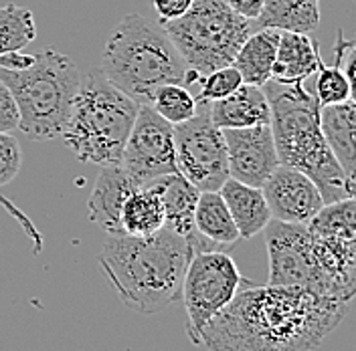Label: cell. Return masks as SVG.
Instances as JSON below:
<instances>
[{"instance_id": "cell-1", "label": "cell", "mask_w": 356, "mask_h": 351, "mask_svg": "<svg viewBox=\"0 0 356 351\" xmlns=\"http://www.w3.org/2000/svg\"><path fill=\"white\" fill-rule=\"evenodd\" d=\"M348 303L302 286H243L202 329L209 351H316L344 319Z\"/></svg>"}, {"instance_id": "cell-2", "label": "cell", "mask_w": 356, "mask_h": 351, "mask_svg": "<svg viewBox=\"0 0 356 351\" xmlns=\"http://www.w3.org/2000/svg\"><path fill=\"white\" fill-rule=\"evenodd\" d=\"M193 255V244L164 226L150 237H108L99 266L126 307L156 315L180 299Z\"/></svg>"}, {"instance_id": "cell-3", "label": "cell", "mask_w": 356, "mask_h": 351, "mask_svg": "<svg viewBox=\"0 0 356 351\" xmlns=\"http://www.w3.org/2000/svg\"><path fill=\"white\" fill-rule=\"evenodd\" d=\"M264 91L271 108V132L280 164L296 168L312 178L324 204L348 198L346 176L324 137L316 95L300 85L267 81Z\"/></svg>"}, {"instance_id": "cell-4", "label": "cell", "mask_w": 356, "mask_h": 351, "mask_svg": "<svg viewBox=\"0 0 356 351\" xmlns=\"http://www.w3.org/2000/svg\"><path fill=\"white\" fill-rule=\"evenodd\" d=\"M102 71L136 103L150 105L158 87L184 85L188 67L160 24L142 15H126L106 41Z\"/></svg>"}, {"instance_id": "cell-5", "label": "cell", "mask_w": 356, "mask_h": 351, "mask_svg": "<svg viewBox=\"0 0 356 351\" xmlns=\"http://www.w3.org/2000/svg\"><path fill=\"white\" fill-rule=\"evenodd\" d=\"M140 103L122 93L102 71L93 67L81 81L65 130L63 144L81 162L97 166L122 164Z\"/></svg>"}, {"instance_id": "cell-6", "label": "cell", "mask_w": 356, "mask_h": 351, "mask_svg": "<svg viewBox=\"0 0 356 351\" xmlns=\"http://www.w3.org/2000/svg\"><path fill=\"white\" fill-rule=\"evenodd\" d=\"M0 81L17 101L19 130L29 139L47 142L63 133L81 85V75L67 55L43 49L22 71L0 69Z\"/></svg>"}, {"instance_id": "cell-7", "label": "cell", "mask_w": 356, "mask_h": 351, "mask_svg": "<svg viewBox=\"0 0 356 351\" xmlns=\"http://www.w3.org/2000/svg\"><path fill=\"white\" fill-rule=\"evenodd\" d=\"M188 69L200 77L233 65L237 51L253 33V24L239 17L227 0H195L175 21L160 22Z\"/></svg>"}, {"instance_id": "cell-8", "label": "cell", "mask_w": 356, "mask_h": 351, "mask_svg": "<svg viewBox=\"0 0 356 351\" xmlns=\"http://www.w3.org/2000/svg\"><path fill=\"white\" fill-rule=\"evenodd\" d=\"M251 285L233 257L225 250H202L195 252L184 281H182V303L188 317V337L195 345H200L202 329L227 307L235 295Z\"/></svg>"}, {"instance_id": "cell-9", "label": "cell", "mask_w": 356, "mask_h": 351, "mask_svg": "<svg viewBox=\"0 0 356 351\" xmlns=\"http://www.w3.org/2000/svg\"><path fill=\"white\" fill-rule=\"evenodd\" d=\"M178 172L199 192H219L229 176L227 144L211 119V103L200 101L195 117L175 126Z\"/></svg>"}, {"instance_id": "cell-10", "label": "cell", "mask_w": 356, "mask_h": 351, "mask_svg": "<svg viewBox=\"0 0 356 351\" xmlns=\"http://www.w3.org/2000/svg\"><path fill=\"white\" fill-rule=\"evenodd\" d=\"M120 166L140 184L178 172L175 126L152 105H140Z\"/></svg>"}, {"instance_id": "cell-11", "label": "cell", "mask_w": 356, "mask_h": 351, "mask_svg": "<svg viewBox=\"0 0 356 351\" xmlns=\"http://www.w3.org/2000/svg\"><path fill=\"white\" fill-rule=\"evenodd\" d=\"M308 291L342 303L356 297V234L312 232V277Z\"/></svg>"}, {"instance_id": "cell-12", "label": "cell", "mask_w": 356, "mask_h": 351, "mask_svg": "<svg viewBox=\"0 0 356 351\" xmlns=\"http://www.w3.org/2000/svg\"><path fill=\"white\" fill-rule=\"evenodd\" d=\"M269 261L267 285L310 286L312 232L308 224L271 219L264 230Z\"/></svg>"}, {"instance_id": "cell-13", "label": "cell", "mask_w": 356, "mask_h": 351, "mask_svg": "<svg viewBox=\"0 0 356 351\" xmlns=\"http://www.w3.org/2000/svg\"><path fill=\"white\" fill-rule=\"evenodd\" d=\"M229 157V176L261 188L280 166L271 126H253L241 130H222Z\"/></svg>"}, {"instance_id": "cell-14", "label": "cell", "mask_w": 356, "mask_h": 351, "mask_svg": "<svg viewBox=\"0 0 356 351\" xmlns=\"http://www.w3.org/2000/svg\"><path fill=\"white\" fill-rule=\"evenodd\" d=\"M271 219L293 224H308L324 206V198L312 178L280 164L261 186Z\"/></svg>"}, {"instance_id": "cell-15", "label": "cell", "mask_w": 356, "mask_h": 351, "mask_svg": "<svg viewBox=\"0 0 356 351\" xmlns=\"http://www.w3.org/2000/svg\"><path fill=\"white\" fill-rule=\"evenodd\" d=\"M142 184L136 182L120 164L104 166L97 174L93 192L88 202L89 220L97 224L108 237H124L122 208L128 196Z\"/></svg>"}, {"instance_id": "cell-16", "label": "cell", "mask_w": 356, "mask_h": 351, "mask_svg": "<svg viewBox=\"0 0 356 351\" xmlns=\"http://www.w3.org/2000/svg\"><path fill=\"white\" fill-rule=\"evenodd\" d=\"M160 186H162V200H164V212H166V228L184 237L193 244L195 252L222 250L217 244L200 237L195 228V210H197V202L200 196L199 190L180 172L162 176Z\"/></svg>"}, {"instance_id": "cell-17", "label": "cell", "mask_w": 356, "mask_h": 351, "mask_svg": "<svg viewBox=\"0 0 356 351\" xmlns=\"http://www.w3.org/2000/svg\"><path fill=\"white\" fill-rule=\"evenodd\" d=\"M322 65L320 46L308 33L282 31L277 55L271 71V81L280 85H300L306 83Z\"/></svg>"}, {"instance_id": "cell-18", "label": "cell", "mask_w": 356, "mask_h": 351, "mask_svg": "<svg viewBox=\"0 0 356 351\" xmlns=\"http://www.w3.org/2000/svg\"><path fill=\"white\" fill-rule=\"evenodd\" d=\"M211 119L221 130H241L266 126L271 121V108L264 87L243 83L229 97L211 103Z\"/></svg>"}, {"instance_id": "cell-19", "label": "cell", "mask_w": 356, "mask_h": 351, "mask_svg": "<svg viewBox=\"0 0 356 351\" xmlns=\"http://www.w3.org/2000/svg\"><path fill=\"white\" fill-rule=\"evenodd\" d=\"M324 137L338 160L346 184L356 182V103L353 99L320 110Z\"/></svg>"}, {"instance_id": "cell-20", "label": "cell", "mask_w": 356, "mask_h": 351, "mask_svg": "<svg viewBox=\"0 0 356 351\" xmlns=\"http://www.w3.org/2000/svg\"><path fill=\"white\" fill-rule=\"evenodd\" d=\"M221 196L237 224L241 239H253L266 230L271 220V210L267 206L261 188L243 184L235 178H229L221 186Z\"/></svg>"}, {"instance_id": "cell-21", "label": "cell", "mask_w": 356, "mask_h": 351, "mask_svg": "<svg viewBox=\"0 0 356 351\" xmlns=\"http://www.w3.org/2000/svg\"><path fill=\"white\" fill-rule=\"evenodd\" d=\"M166 226L160 178L142 184L122 208V228L128 237H150Z\"/></svg>"}, {"instance_id": "cell-22", "label": "cell", "mask_w": 356, "mask_h": 351, "mask_svg": "<svg viewBox=\"0 0 356 351\" xmlns=\"http://www.w3.org/2000/svg\"><path fill=\"white\" fill-rule=\"evenodd\" d=\"M280 35L282 31L277 28H259L257 33H251L247 37L233 61V67L243 77V83L264 87L267 81H271Z\"/></svg>"}, {"instance_id": "cell-23", "label": "cell", "mask_w": 356, "mask_h": 351, "mask_svg": "<svg viewBox=\"0 0 356 351\" xmlns=\"http://www.w3.org/2000/svg\"><path fill=\"white\" fill-rule=\"evenodd\" d=\"M320 0H264L259 28L314 33L320 26Z\"/></svg>"}, {"instance_id": "cell-24", "label": "cell", "mask_w": 356, "mask_h": 351, "mask_svg": "<svg viewBox=\"0 0 356 351\" xmlns=\"http://www.w3.org/2000/svg\"><path fill=\"white\" fill-rule=\"evenodd\" d=\"M195 228L200 237L217 244L219 248L233 246L241 239L221 192H200L195 210Z\"/></svg>"}, {"instance_id": "cell-25", "label": "cell", "mask_w": 356, "mask_h": 351, "mask_svg": "<svg viewBox=\"0 0 356 351\" xmlns=\"http://www.w3.org/2000/svg\"><path fill=\"white\" fill-rule=\"evenodd\" d=\"M37 26L29 8L19 4L0 6V55L10 51H22L35 41Z\"/></svg>"}, {"instance_id": "cell-26", "label": "cell", "mask_w": 356, "mask_h": 351, "mask_svg": "<svg viewBox=\"0 0 356 351\" xmlns=\"http://www.w3.org/2000/svg\"><path fill=\"white\" fill-rule=\"evenodd\" d=\"M314 234L353 237L356 234V198H342L324 204L320 212L308 222Z\"/></svg>"}, {"instance_id": "cell-27", "label": "cell", "mask_w": 356, "mask_h": 351, "mask_svg": "<svg viewBox=\"0 0 356 351\" xmlns=\"http://www.w3.org/2000/svg\"><path fill=\"white\" fill-rule=\"evenodd\" d=\"M150 105L168 123L178 126L195 117V113L199 110V99L182 83H166L158 87Z\"/></svg>"}, {"instance_id": "cell-28", "label": "cell", "mask_w": 356, "mask_h": 351, "mask_svg": "<svg viewBox=\"0 0 356 351\" xmlns=\"http://www.w3.org/2000/svg\"><path fill=\"white\" fill-rule=\"evenodd\" d=\"M322 108L338 105L350 99V83L346 79V73L342 71L340 61L336 59L334 65H326L322 61L320 69L316 71L314 91H312Z\"/></svg>"}, {"instance_id": "cell-29", "label": "cell", "mask_w": 356, "mask_h": 351, "mask_svg": "<svg viewBox=\"0 0 356 351\" xmlns=\"http://www.w3.org/2000/svg\"><path fill=\"white\" fill-rule=\"evenodd\" d=\"M241 85H243V77L235 67H221V69H217V71H213V73H209V75H204L200 79V93L197 99L213 103V101L229 97Z\"/></svg>"}, {"instance_id": "cell-30", "label": "cell", "mask_w": 356, "mask_h": 351, "mask_svg": "<svg viewBox=\"0 0 356 351\" xmlns=\"http://www.w3.org/2000/svg\"><path fill=\"white\" fill-rule=\"evenodd\" d=\"M22 166L21 144L17 142L15 135L6 132H0V188L10 184Z\"/></svg>"}, {"instance_id": "cell-31", "label": "cell", "mask_w": 356, "mask_h": 351, "mask_svg": "<svg viewBox=\"0 0 356 351\" xmlns=\"http://www.w3.org/2000/svg\"><path fill=\"white\" fill-rule=\"evenodd\" d=\"M334 55L340 61L342 71L346 73V79L350 83V99L356 103V41H346L342 31H340Z\"/></svg>"}, {"instance_id": "cell-32", "label": "cell", "mask_w": 356, "mask_h": 351, "mask_svg": "<svg viewBox=\"0 0 356 351\" xmlns=\"http://www.w3.org/2000/svg\"><path fill=\"white\" fill-rule=\"evenodd\" d=\"M19 108H17V101L10 93V89L6 87L2 81H0V132H15L19 130Z\"/></svg>"}, {"instance_id": "cell-33", "label": "cell", "mask_w": 356, "mask_h": 351, "mask_svg": "<svg viewBox=\"0 0 356 351\" xmlns=\"http://www.w3.org/2000/svg\"><path fill=\"white\" fill-rule=\"evenodd\" d=\"M193 2L195 0H152V6L160 22H166L180 19L193 6Z\"/></svg>"}, {"instance_id": "cell-34", "label": "cell", "mask_w": 356, "mask_h": 351, "mask_svg": "<svg viewBox=\"0 0 356 351\" xmlns=\"http://www.w3.org/2000/svg\"><path fill=\"white\" fill-rule=\"evenodd\" d=\"M33 61H35V53L29 55V53H22V51H10V53L0 55V69L22 71V69L33 65Z\"/></svg>"}, {"instance_id": "cell-35", "label": "cell", "mask_w": 356, "mask_h": 351, "mask_svg": "<svg viewBox=\"0 0 356 351\" xmlns=\"http://www.w3.org/2000/svg\"><path fill=\"white\" fill-rule=\"evenodd\" d=\"M227 4L247 21H257L264 10V0H227Z\"/></svg>"}, {"instance_id": "cell-36", "label": "cell", "mask_w": 356, "mask_h": 351, "mask_svg": "<svg viewBox=\"0 0 356 351\" xmlns=\"http://www.w3.org/2000/svg\"><path fill=\"white\" fill-rule=\"evenodd\" d=\"M353 198H356V194H355V196H353Z\"/></svg>"}, {"instance_id": "cell-37", "label": "cell", "mask_w": 356, "mask_h": 351, "mask_svg": "<svg viewBox=\"0 0 356 351\" xmlns=\"http://www.w3.org/2000/svg\"><path fill=\"white\" fill-rule=\"evenodd\" d=\"M353 2H356V0H353Z\"/></svg>"}]
</instances>
